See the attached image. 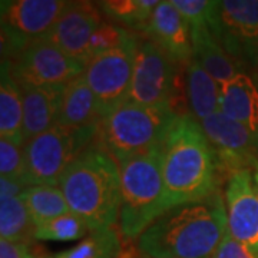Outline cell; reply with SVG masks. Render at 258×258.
Here are the masks:
<instances>
[{
  "label": "cell",
  "mask_w": 258,
  "mask_h": 258,
  "mask_svg": "<svg viewBox=\"0 0 258 258\" xmlns=\"http://www.w3.org/2000/svg\"><path fill=\"white\" fill-rule=\"evenodd\" d=\"M71 2L8 0L0 5L2 62H12L30 42L46 36Z\"/></svg>",
  "instance_id": "7"
},
{
  "label": "cell",
  "mask_w": 258,
  "mask_h": 258,
  "mask_svg": "<svg viewBox=\"0 0 258 258\" xmlns=\"http://www.w3.org/2000/svg\"><path fill=\"white\" fill-rule=\"evenodd\" d=\"M257 75H258V74H257Z\"/></svg>",
  "instance_id": "35"
},
{
  "label": "cell",
  "mask_w": 258,
  "mask_h": 258,
  "mask_svg": "<svg viewBox=\"0 0 258 258\" xmlns=\"http://www.w3.org/2000/svg\"><path fill=\"white\" fill-rule=\"evenodd\" d=\"M192 33V53L194 59L201 64L204 71L217 81L220 86H224L234 79L240 72H244L238 68L225 50L218 43V40L212 35L210 28L201 25L191 26Z\"/></svg>",
  "instance_id": "20"
},
{
  "label": "cell",
  "mask_w": 258,
  "mask_h": 258,
  "mask_svg": "<svg viewBox=\"0 0 258 258\" xmlns=\"http://www.w3.org/2000/svg\"><path fill=\"white\" fill-rule=\"evenodd\" d=\"M212 258H258V251L248 248L247 245L231 238L227 234L225 240L222 241L220 248L217 249Z\"/></svg>",
  "instance_id": "30"
},
{
  "label": "cell",
  "mask_w": 258,
  "mask_h": 258,
  "mask_svg": "<svg viewBox=\"0 0 258 258\" xmlns=\"http://www.w3.org/2000/svg\"><path fill=\"white\" fill-rule=\"evenodd\" d=\"M215 154L221 176L258 166V135L221 111L200 122Z\"/></svg>",
  "instance_id": "12"
},
{
  "label": "cell",
  "mask_w": 258,
  "mask_h": 258,
  "mask_svg": "<svg viewBox=\"0 0 258 258\" xmlns=\"http://www.w3.org/2000/svg\"><path fill=\"white\" fill-rule=\"evenodd\" d=\"M181 68L152 40L139 36L128 101L144 106L168 105L179 113L176 81Z\"/></svg>",
  "instance_id": "8"
},
{
  "label": "cell",
  "mask_w": 258,
  "mask_h": 258,
  "mask_svg": "<svg viewBox=\"0 0 258 258\" xmlns=\"http://www.w3.org/2000/svg\"><path fill=\"white\" fill-rule=\"evenodd\" d=\"M165 212L181 204L200 201L218 192L221 172L201 123L181 115L161 147Z\"/></svg>",
  "instance_id": "2"
},
{
  "label": "cell",
  "mask_w": 258,
  "mask_h": 258,
  "mask_svg": "<svg viewBox=\"0 0 258 258\" xmlns=\"http://www.w3.org/2000/svg\"><path fill=\"white\" fill-rule=\"evenodd\" d=\"M101 125L64 128L56 125L23 144L26 178L32 185H57L66 168L98 138Z\"/></svg>",
  "instance_id": "6"
},
{
  "label": "cell",
  "mask_w": 258,
  "mask_h": 258,
  "mask_svg": "<svg viewBox=\"0 0 258 258\" xmlns=\"http://www.w3.org/2000/svg\"><path fill=\"white\" fill-rule=\"evenodd\" d=\"M135 35L137 33H132L131 30L122 28L118 23H113L111 20H103L91 39L88 50V63L96 56L123 46Z\"/></svg>",
  "instance_id": "27"
},
{
  "label": "cell",
  "mask_w": 258,
  "mask_h": 258,
  "mask_svg": "<svg viewBox=\"0 0 258 258\" xmlns=\"http://www.w3.org/2000/svg\"><path fill=\"white\" fill-rule=\"evenodd\" d=\"M210 30L241 71L258 74V0H220Z\"/></svg>",
  "instance_id": "9"
},
{
  "label": "cell",
  "mask_w": 258,
  "mask_h": 258,
  "mask_svg": "<svg viewBox=\"0 0 258 258\" xmlns=\"http://www.w3.org/2000/svg\"><path fill=\"white\" fill-rule=\"evenodd\" d=\"M139 35L123 46L93 57L85 66V78L91 86L102 118L128 101Z\"/></svg>",
  "instance_id": "10"
},
{
  "label": "cell",
  "mask_w": 258,
  "mask_h": 258,
  "mask_svg": "<svg viewBox=\"0 0 258 258\" xmlns=\"http://www.w3.org/2000/svg\"><path fill=\"white\" fill-rule=\"evenodd\" d=\"M227 234L225 201L218 191L168 210L137 241L142 258H212Z\"/></svg>",
  "instance_id": "1"
},
{
  "label": "cell",
  "mask_w": 258,
  "mask_h": 258,
  "mask_svg": "<svg viewBox=\"0 0 258 258\" xmlns=\"http://www.w3.org/2000/svg\"><path fill=\"white\" fill-rule=\"evenodd\" d=\"M92 231L86 225V222L81 220L74 212L62 215L56 220L46 222L40 227L35 228V240L39 241H66L81 240L88 237Z\"/></svg>",
  "instance_id": "26"
},
{
  "label": "cell",
  "mask_w": 258,
  "mask_h": 258,
  "mask_svg": "<svg viewBox=\"0 0 258 258\" xmlns=\"http://www.w3.org/2000/svg\"><path fill=\"white\" fill-rule=\"evenodd\" d=\"M59 188L71 212L91 231L113 228L119 221V166L96 141L66 168Z\"/></svg>",
  "instance_id": "3"
},
{
  "label": "cell",
  "mask_w": 258,
  "mask_h": 258,
  "mask_svg": "<svg viewBox=\"0 0 258 258\" xmlns=\"http://www.w3.org/2000/svg\"><path fill=\"white\" fill-rule=\"evenodd\" d=\"M158 3V0H105L98 2V6L108 20L132 33L145 36Z\"/></svg>",
  "instance_id": "22"
},
{
  "label": "cell",
  "mask_w": 258,
  "mask_h": 258,
  "mask_svg": "<svg viewBox=\"0 0 258 258\" xmlns=\"http://www.w3.org/2000/svg\"><path fill=\"white\" fill-rule=\"evenodd\" d=\"M224 201L228 235L258 251V185L254 171H235L225 179Z\"/></svg>",
  "instance_id": "13"
},
{
  "label": "cell",
  "mask_w": 258,
  "mask_h": 258,
  "mask_svg": "<svg viewBox=\"0 0 258 258\" xmlns=\"http://www.w3.org/2000/svg\"><path fill=\"white\" fill-rule=\"evenodd\" d=\"M181 116L172 106H144L126 101L105 116L96 142L116 164L161 147Z\"/></svg>",
  "instance_id": "5"
},
{
  "label": "cell",
  "mask_w": 258,
  "mask_h": 258,
  "mask_svg": "<svg viewBox=\"0 0 258 258\" xmlns=\"http://www.w3.org/2000/svg\"><path fill=\"white\" fill-rule=\"evenodd\" d=\"M0 176L25 178L28 181L23 145L9 139H0Z\"/></svg>",
  "instance_id": "29"
},
{
  "label": "cell",
  "mask_w": 258,
  "mask_h": 258,
  "mask_svg": "<svg viewBox=\"0 0 258 258\" xmlns=\"http://www.w3.org/2000/svg\"><path fill=\"white\" fill-rule=\"evenodd\" d=\"M0 137L19 145L23 138V91L15 79L10 62H2L0 76Z\"/></svg>",
  "instance_id": "21"
},
{
  "label": "cell",
  "mask_w": 258,
  "mask_h": 258,
  "mask_svg": "<svg viewBox=\"0 0 258 258\" xmlns=\"http://www.w3.org/2000/svg\"><path fill=\"white\" fill-rule=\"evenodd\" d=\"M29 258H55L53 255L47 254V252H43V251H30V255Z\"/></svg>",
  "instance_id": "33"
},
{
  "label": "cell",
  "mask_w": 258,
  "mask_h": 258,
  "mask_svg": "<svg viewBox=\"0 0 258 258\" xmlns=\"http://www.w3.org/2000/svg\"><path fill=\"white\" fill-rule=\"evenodd\" d=\"M15 79L22 86H64L85 72V66L66 55L46 37L30 42L20 55L10 62Z\"/></svg>",
  "instance_id": "11"
},
{
  "label": "cell",
  "mask_w": 258,
  "mask_h": 258,
  "mask_svg": "<svg viewBox=\"0 0 258 258\" xmlns=\"http://www.w3.org/2000/svg\"><path fill=\"white\" fill-rule=\"evenodd\" d=\"M22 91H23V138L26 142L57 125L63 86L59 88L22 86Z\"/></svg>",
  "instance_id": "16"
},
{
  "label": "cell",
  "mask_w": 258,
  "mask_h": 258,
  "mask_svg": "<svg viewBox=\"0 0 258 258\" xmlns=\"http://www.w3.org/2000/svg\"><path fill=\"white\" fill-rule=\"evenodd\" d=\"M161 147L118 164L120 176L118 222L119 232L126 240H138L165 212Z\"/></svg>",
  "instance_id": "4"
},
{
  "label": "cell",
  "mask_w": 258,
  "mask_h": 258,
  "mask_svg": "<svg viewBox=\"0 0 258 258\" xmlns=\"http://www.w3.org/2000/svg\"><path fill=\"white\" fill-rule=\"evenodd\" d=\"M220 111L258 135V75L240 72L221 86Z\"/></svg>",
  "instance_id": "17"
},
{
  "label": "cell",
  "mask_w": 258,
  "mask_h": 258,
  "mask_svg": "<svg viewBox=\"0 0 258 258\" xmlns=\"http://www.w3.org/2000/svg\"><path fill=\"white\" fill-rule=\"evenodd\" d=\"M30 244L0 240V258H29Z\"/></svg>",
  "instance_id": "32"
},
{
  "label": "cell",
  "mask_w": 258,
  "mask_h": 258,
  "mask_svg": "<svg viewBox=\"0 0 258 258\" xmlns=\"http://www.w3.org/2000/svg\"><path fill=\"white\" fill-rule=\"evenodd\" d=\"M254 176H255V181H257V185H258V166L254 169Z\"/></svg>",
  "instance_id": "34"
},
{
  "label": "cell",
  "mask_w": 258,
  "mask_h": 258,
  "mask_svg": "<svg viewBox=\"0 0 258 258\" xmlns=\"http://www.w3.org/2000/svg\"><path fill=\"white\" fill-rule=\"evenodd\" d=\"M35 225L22 197L0 201V240L30 244Z\"/></svg>",
  "instance_id": "24"
},
{
  "label": "cell",
  "mask_w": 258,
  "mask_h": 258,
  "mask_svg": "<svg viewBox=\"0 0 258 258\" xmlns=\"http://www.w3.org/2000/svg\"><path fill=\"white\" fill-rule=\"evenodd\" d=\"M171 3L191 26L205 23L211 28L217 18L218 2L215 0H171Z\"/></svg>",
  "instance_id": "28"
},
{
  "label": "cell",
  "mask_w": 258,
  "mask_h": 258,
  "mask_svg": "<svg viewBox=\"0 0 258 258\" xmlns=\"http://www.w3.org/2000/svg\"><path fill=\"white\" fill-rule=\"evenodd\" d=\"M119 254V232L113 227L92 231L75 247L57 252L55 258H118Z\"/></svg>",
  "instance_id": "25"
},
{
  "label": "cell",
  "mask_w": 258,
  "mask_h": 258,
  "mask_svg": "<svg viewBox=\"0 0 258 258\" xmlns=\"http://www.w3.org/2000/svg\"><path fill=\"white\" fill-rule=\"evenodd\" d=\"M35 228L71 212L57 185H32L22 195Z\"/></svg>",
  "instance_id": "23"
},
{
  "label": "cell",
  "mask_w": 258,
  "mask_h": 258,
  "mask_svg": "<svg viewBox=\"0 0 258 258\" xmlns=\"http://www.w3.org/2000/svg\"><path fill=\"white\" fill-rule=\"evenodd\" d=\"M103 18L98 3L71 2L53 28L43 37L86 66L91 39Z\"/></svg>",
  "instance_id": "14"
},
{
  "label": "cell",
  "mask_w": 258,
  "mask_h": 258,
  "mask_svg": "<svg viewBox=\"0 0 258 258\" xmlns=\"http://www.w3.org/2000/svg\"><path fill=\"white\" fill-rule=\"evenodd\" d=\"M184 91L186 112L194 119L203 122L220 112L221 86L194 57L184 66Z\"/></svg>",
  "instance_id": "18"
},
{
  "label": "cell",
  "mask_w": 258,
  "mask_h": 258,
  "mask_svg": "<svg viewBox=\"0 0 258 258\" xmlns=\"http://www.w3.org/2000/svg\"><path fill=\"white\" fill-rule=\"evenodd\" d=\"M102 115L98 109L91 86L85 75H79L63 86L60 115L57 125L64 128H85L101 125Z\"/></svg>",
  "instance_id": "19"
},
{
  "label": "cell",
  "mask_w": 258,
  "mask_h": 258,
  "mask_svg": "<svg viewBox=\"0 0 258 258\" xmlns=\"http://www.w3.org/2000/svg\"><path fill=\"white\" fill-rule=\"evenodd\" d=\"M30 184L25 178H8L0 176V201L22 197Z\"/></svg>",
  "instance_id": "31"
},
{
  "label": "cell",
  "mask_w": 258,
  "mask_h": 258,
  "mask_svg": "<svg viewBox=\"0 0 258 258\" xmlns=\"http://www.w3.org/2000/svg\"><path fill=\"white\" fill-rule=\"evenodd\" d=\"M147 37L162 49L174 62L185 66L194 57L191 25L168 2H159L152 13Z\"/></svg>",
  "instance_id": "15"
}]
</instances>
